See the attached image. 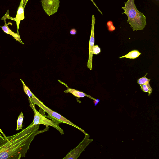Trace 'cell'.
Masks as SVG:
<instances>
[{
    "instance_id": "20",
    "label": "cell",
    "mask_w": 159,
    "mask_h": 159,
    "mask_svg": "<svg viewBox=\"0 0 159 159\" xmlns=\"http://www.w3.org/2000/svg\"><path fill=\"white\" fill-rule=\"evenodd\" d=\"M100 102V100L99 99H95L93 100V102L95 106H96V105L99 103Z\"/></svg>"
},
{
    "instance_id": "23",
    "label": "cell",
    "mask_w": 159,
    "mask_h": 159,
    "mask_svg": "<svg viewBox=\"0 0 159 159\" xmlns=\"http://www.w3.org/2000/svg\"><path fill=\"white\" fill-rule=\"evenodd\" d=\"M0 136H2V135L0 134Z\"/></svg>"
},
{
    "instance_id": "17",
    "label": "cell",
    "mask_w": 159,
    "mask_h": 159,
    "mask_svg": "<svg viewBox=\"0 0 159 159\" xmlns=\"http://www.w3.org/2000/svg\"><path fill=\"white\" fill-rule=\"evenodd\" d=\"M107 25L109 31H113L115 30V27L113 26L112 21H108L107 23Z\"/></svg>"
},
{
    "instance_id": "3",
    "label": "cell",
    "mask_w": 159,
    "mask_h": 159,
    "mask_svg": "<svg viewBox=\"0 0 159 159\" xmlns=\"http://www.w3.org/2000/svg\"><path fill=\"white\" fill-rule=\"evenodd\" d=\"M30 100L33 103L38 106L41 109L47 113L48 116H45L46 117L52 119L58 124L63 123L70 125L75 127L81 132L85 134L86 133L81 128L77 126L62 116L61 115L54 111L51 109L44 104L40 100H39L34 94L32 97L28 99Z\"/></svg>"
},
{
    "instance_id": "14",
    "label": "cell",
    "mask_w": 159,
    "mask_h": 159,
    "mask_svg": "<svg viewBox=\"0 0 159 159\" xmlns=\"http://www.w3.org/2000/svg\"><path fill=\"white\" fill-rule=\"evenodd\" d=\"M20 80L23 84V89L25 93L28 96L29 98H31L33 94L31 91L28 87L26 85L23 80L21 79H20Z\"/></svg>"
},
{
    "instance_id": "5",
    "label": "cell",
    "mask_w": 159,
    "mask_h": 159,
    "mask_svg": "<svg viewBox=\"0 0 159 159\" xmlns=\"http://www.w3.org/2000/svg\"><path fill=\"white\" fill-rule=\"evenodd\" d=\"M84 134L85 137L82 141L77 147L69 152L63 158V159H76L77 158L87 146L93 141L92 139H89V136L87 133H86Z\"/></svg>"
},
{
    "instance_id": "9",
    "label": "cell",
    "mask_w": 159,
    "mask_h": 159,
    "mask_svg": "<svg viewBox=\"0 0 159 159\" xmlns=\"http://www.w3.org/2000/svg\"><path fill=\"white\" fill-rule=\"evenodd\" d=\"M2 19L4 20L5 25L4 26H0V27L2 28L3 31L6 33L12 36L16 41L20 42L21 44H24V43L22 42L20 36L19 34L18 30H17V32L16 33H15L12 31V30L10 29L8 27L6 23V19L3 17H2Z\"/></svg>"
},
{
    "instance_id": "21",
    "label": "cell",
    "mask_w": 159,
    "mask_h": 159,
    "mask_svg": "<svg viewBox=\"0 0 159 159\" xmlns=\"http://www.w3.org/2000/svg\"><path fill=\"white\" fill-rule=\"evenodd\" d=\"M28 0H23V7L25 8Z\"/></svg>"
},
{
    "instance_id": "6",
    "label": "cell",
    "mask_w": 159,
    "mask_h": 159,
    "mask_svg": "<svg viewBox=\"0 0 159 159\" xmlns=\"http://www.w3.org/2000/svg\"><path fill=\"white\" fill-rule=\"evenodd\" d=\"M42 6L48 16L57 12L60 6L59 0H40Z\"/></svg>"
},
{
    "instance_id": "2",
    "label": "cell",
    "mask_w": 159,
    "mask_h": 159,
    "mask_svg": "<svg viewBox=\"0 0 159 159\" xmlns=\"http://www.w3.org/2000/svg\"><path fill=\"white\" fill-rule=\"evenodd\" d=\"M134 1L135 0H128L124 2L125 6L121 7L124 11L122 14L127 15V22L130 25L134 31L143 30L147 24L146 16L138 10Z\"/></svg>"
},
{
    "instance_id": "22",
    "label": "cell",
    "mask_w": 159,
    "mask_h": 159,
    "mask_svg": "<svg viewBox=\"0 0 159 159\" xmlns=\"http://www.w3.org/2000/svg\"><path fill=\"white\" fill-rule=\"evenodd\" d=\"M0 132L2 135L3 137H6V136L5 135V134H4V133L1 130V129H0Z\"/></svg>"
},
{
    "instance_id": "10",
    "label": "cell",
    "mask_w": 159,
    "mask_h": 159,
    "mask_svg": "<svg viewBox=\"0 0 159 159\" xmlns=\"http://www.w3.org/2000/svg\"><path fill=\"white\" fill-rule=\"evenodd\" d=\"M59 81L62 84H64L67 88V89L64 91V92L65 93H70L73 94L74 96L78 97V98H83L84 97H87L90 98H91L93 100H94L95 98H93L90 95H87L86 93L84 92L81 91H80L74 89L70 88L68 87L66 84H65L64 83L60 81L59 80Z\"/></svg>"
},
{
    "instance_id": "13",
    "label": "cell",
    "mask_w": 159,
    "mask_h": 159,
    "mask_svg": "<svg viewBox=\"0 0 159 159\" xmlns=\"http://www.w3.org/2000/svg\"><path fill=\"white\" fill-rule=\"evenodd\" d=\"M24 118V116L23 115V112H22L20 114L17 120V128L16 129V130H19L22 129Z\"/></svg>"
},
{
    "instance_id": "15",
    "label": "cell",
    "mask_w": 159,
    "mask_h": 159,
    "mask_svg": "<svg viewBox=\"0 0 159 159\" xmlns=\"http://www.w3.org/2000/svg\"><path fill=\"white\" fill-rule=\"evenodd\" d=\"M148 73H146L145 75L141 78H139L137 80V83L139 85L143 84L149 83L151 80L146 77V75Z\"/></svg>"
},
{
    "instance_id": "16",
    "label": "cell",
    "mask_w": 159,
    "mask_h": 159,
    "mask_svg": "<svg viewBox=\"0 0 159 159\" xmlns=\"http://www.w3.org/2000/svg\"><path fill=\"white\" fill-rule=\"evenodd\" d=\"M101 49L98 45H94L93 47L92 53L93 54L97 55L101 52Z\"/></svg>"
},
{
    "instance_id": "8",
    "label": "cell",
    "mask_w": 159,
    "mask_h": 159,
    "mask_svg": "<svg viewBox=\"0 0 159 159\" xmlns=\"http://www.w3.org/2000/svg\"><path fill=\"white\" fill-rule=\"evenodd\" d=\"M24 11L23 0H21L17 10L16 17L13 18L10 17L9 16L8 14V15H6V14L3 17L5 19H9L16 21L17 26V30H18L21 21L23 20L25 18Z\"/></svg>"
},
{
    "instance_id": "12",
    "label": "cell",
    "mask_w": 159,
    "mask_h": 159,
    "mask_svg": "<svg viewBox=\"0 0 159 159\" xmlns=\"http://www.w3.org/2000/svg\"><path fill=\"white\" fill-rule=\"evenodd\" d=\"M141 89L144 92L148 93V95H150L152 91V89L149 83L140 85Z\"/></svg>"
},
{
    "instance_id": "4",
    "label": "cell",
    "mask_w": 159,
    "mask_h": 159,
    "mask_svg": "<svg viewBox=\"0 0 159 159\" xmlns=\"http://www.w3.org/2000/svg\"><path fill=\"white\" fill-rule=\"evenodd\" d=\"M30 105L33 109L34 114L33 124L35 125L43 124L46 127L51 126L57 130L61 134H64L63 130L59 126V124L54 120H51L46 118L39 112H38L35 108V104L29 99Z\"/></svg>"
},
{
    "instance_id": "19",
    "label": "cell",
    "mask_w": 159,
    "mask_h": 159,
    "mask_svg": "<svg viewBox=\"0 0 159 159\" xmlns=\"http://www.w3.org/2000/svg\"><path fill=\"white\" fill-rule=\"evenodd\" d=\"M93 3L94 5V6H95V7L97 8L98 11L101 13V14H102V15H103V14L102 13V12H101V11H100V10L99 9V8L97 7V5H96L95 2H94L93 0H90Z\"/></svg>"
},
{
    "instance_id": "18",
    "label": "cell",
    "mask_w": 159,
    "mask_h": 159,
    "mask_svg": "<svg viewBox=\"0 0 159 159\" xmlns=\"http://www.w3.org/2000/svg\"><path fill=\"white\" fill-rule=\"evenodd\" d=\"M76 30L75 29L72 28L70 30V33L71 35H74L76 34Z\"/></svg>"
},
{
    "instance_id": "11",
    "label": "cell",
    "mask_w": 159,
    "mask_h": 159,
    "mask_svg": "<svg viewBox=\"0 0 159 159\" xmlns=\"http://www.w3.org/2000/svg\"><path fill=\"white\" fill-rule=\"evenodd\" d=\"M141 53L137 50H134L131 51L127 54L119 57L120 58H126L130 59H135L138 57Z\"/></svg>"
},
{
    "instance_id": "7",
    "label": "cell",
    "mask_w": 159,
    "mask_h": 159,
    "mask_svg": "<svg viewBox=\"0 0 159 159\" xmlns=\"http://www.w3.org/2000/svg\"><path fill=\"white\" fill-rule=\"evenodd\" d=\"M91 20V29L89 42V57L88 62L87 63V67L90 70L92 69V63L93 54L92 51L93 47L94 45L95 42L94 26L96 19L95 16L93 14L92 15Z\"/></svg>"
},
{
    "instance_id": "1",
    "label": "cell",
    "mask_w": 159,
    "mask_h": 159,
    "mask_svg": "<svg viewBox=\"0 0 159 159\" xmlns=\"http://www.w3.org/2000/svg\"><path fill=\"white\" fill-rule=\"evenodd\" d=\"M39 125L32 122L27 128L11 136H0V159H20L25 157L30 145L38 134L47 131L39 130Z\"/></svg>"
}]
</instances>
